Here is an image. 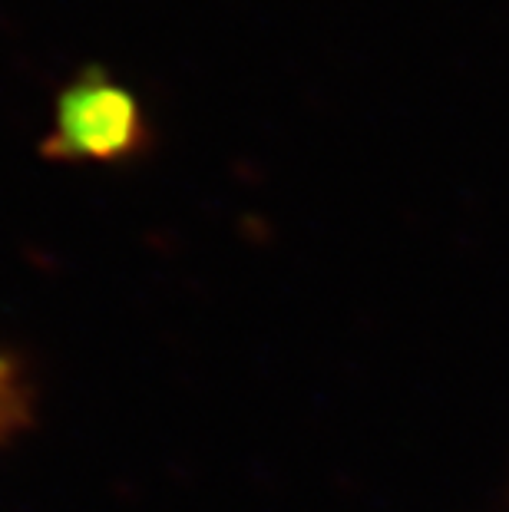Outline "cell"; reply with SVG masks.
<instances>
[{
    "label": "cell",
    "instance_id": "6da1fadb",
    "mask_svg": "<svg viewBox=\"0 0 509 512\" xmlns=\"http://www.w3.org/2000/svg\"><path fill=\"white\" fill-rule=\"evenodd\" d=\"M139 136L136 100L103 73H86L63 93L57 106L53 149L67 156L110 159L129 152Z\"/></svg>",
    "mask_w": 509,
    "mask_h": 512
},
{
    "label": "cell",
    "instance_id": "7a4b0ae2",
    "mask_svg": "<svg viewBox=\"0 0 509 512\" xmlns=\"http://www.w3.org/2000/svg\"><path fill=\"white\" fill-rule=\"evenodd\" d=\"M20 410H24V403H20L17 374L7 361H0V433L7 427H14L20 420Z\"/></svg>",
    "mask_w": 509,
    "mask_h": 512
}]
</instances>
